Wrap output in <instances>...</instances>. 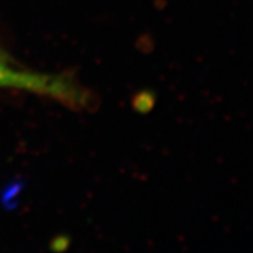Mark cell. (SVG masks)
<instances>
[{
    "label": "cell",
    "instance_id": "6da1fadb",
    "mask_svg": "<svg viewBox=\"0 0 253 253\" xmlns=\"http://www.w3.org/2000/svg\"><path fill=\"white\" fill-rule=\"evenodd\" d=\"M0 89H17L49 97L73 107L87 105L88 96L73 80L58 75L35 73L10 65L0 54Z\"/></svg>",
    "mask_w": 253,
    "mask_h": 253
}]
</instances>
